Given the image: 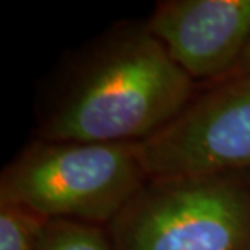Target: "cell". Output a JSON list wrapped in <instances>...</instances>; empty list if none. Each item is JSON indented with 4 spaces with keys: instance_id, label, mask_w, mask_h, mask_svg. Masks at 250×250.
I'll return each instance as SVG.
<instances>
[{
    "instance_id": "2",
    "label": "cell",
    "mask_w": 250,
    "mask_h": 250,
    "mask_svg": "<svg viewBox=\"0 0 250 250\" xmlns=\"http://www.w3.org/2000/svg\"><path fill=\"white\" fill-rule=\"evenodd\" d=\"M145 177L135 143H39L3 172L0 202L47 221L106 223L121 214Z\"/></svg>"
},
{
    "instance_id": "5",
    "label": "cell",
    "mask_w": 250,
    "mask_h": 250,
    "mask_svg": "<svg viewBox=\"0 0 250 250\" xmlns=\"http://www.w3.org/2000/svg\"><path fill=\"white\" fill-rule=\"evenodd\" d=\"M148 31L190 78L231 73L250 42V0H172Z\"/></svg>"
},
{
    "instance_id": "3",
    "label": "cell",
    "mask_w": 250,
    "mask_h": 250,
    "mask_svg": "<svg viewBox=\"0 0 250 250\" xmlns=\"http://www.w3.org/2000/svg\"><path fill=\"white\" fill-rule=\"evenodd\" d=\"M114 250H250V184L239 174L153 179L114 219Z\"/></svg>"
},
{
    "instance_id": "6",
    "label": "cell",
    "mask_w": 250,
    "mask_h": 250,
    "mask_svg": "<svg viewBox=\"0 0 250 250\" xmlns=\"http://www.w3.org/2000/svg\"><path fill=\"white\" fill-rule=\"evenodd\" d=\"M47 219L12 203H0V250H38Z\"/></svg>"
},
{
    "instance_id": "1",
    "label": "cell",
    "mask_w": 250,
    "mask_h": 250,
    "mask_svg": "<svg viewBox=\"0 0 250 250\" xmlns=\"http://www.w3.org/2000/svg\"><path fill=\"white\" fill-rule=\"evenodd\" d=\"M192 78L149 31L128 34L99 57L44 130L49 142L138 143L188 106Z\"/></svg>"
},
{
    "instance_id": "8",
    "label": "cell",
    "mask_w": 250,
    "mask_h": 250,
    "mask_svg": "<svg viewBox=\"0 0 250 250\" xmlns=\"http://www.w3.org/2000/svg\"><path fill=\"white\" fill-rule=\"evenodd\" d=\"M231 75L234 77V80L250 77V42H249V46L246 47V51H244V54L241 56V59H239L237 65L234 67V70L231 72Z\"/></svg>"
},
{
    "instance_id": "7",
    "label": "cell",
    "mask_w": 250,
    "mask_h": 250,
    "mask_svg": "<svg viewBox=\"0 0 250 250\" xmlns=\"http://www.w3.org/2000/svg\"><path fill=\"white\" fill-rule=\"evenodd\" d=\"M38 250H112L104 234L93 224L52 219L41 234Z\"/></svg>"
},
{
    "instance_id": "4",
    "label": "cell",
    "mask_w": 250,
    "mask_h": 250,
    "mask_svg": "<svg viewBox=\"0 0 250 250\" xmlns=\"http://www.w3.org/2000/svg\"><path fill=\"white\" fill-rule=\"evenodd\" d=\"M135 149L151 179L250 171V77L188 104Z\"/></svg>"
}]
</instances>
